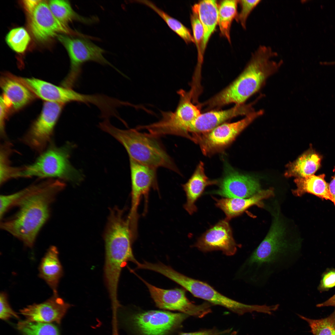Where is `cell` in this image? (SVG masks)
Returning <instances> with one entry per match:
<instances>
[{
	"label": "cell",
	"instance_id": "obj_1",
	"mask_svg": "<svg viewBox=\"0 0 335 335\" xmlns=\"http://www.w3.org/2000/svg\"><path fill=\"white\" fill-rule=\"evenodd\" d=\"M285 230L276 216L266 237L241 267L245 281L256 287H263L273 275L295 264L300 256L301 245L285 238Z\"/></svg>",
	"mask_w": 335,
	"mask_h": 335
},
{
	"label": "cell",
	"instance_id": "obj_2",
	"mask_svg": "<svg viewBox=\"0 0 335 335\" xmlns=\"http://www.w3.org/2000/svg\"><path fill=\"white\" fill-rule=\"evenodd\" d=\"M65 186L62 181L46 179L35 184L33 188L14 207L17 210L2 220L0 228L32 248L40 230L50 216L51 206Z\"/></svg>",
	"mask_w": 335,
	"mask_h": 335
},
{
	"label": "cell",
	"instance_id": "obj_3",
	"mask_svg": "<svg viewBox=\"0 0 335 335\" xmlns=\"http://www.w3.org/2000/svg\"><path fill=\"white\" fill-rule=\"evenodd\" d=\"M277 53L269 47L260 46L253 54L243 71L230 84L207 101L210 109L231 103L243 104L263 86L266 79L276 72L283 63L272 59Z\"/></svg>",
	"mask_w": 335,
	"mask_h": 335
},
{
	"label": "cell",
	"instance_id": "obj_4",
	"mask_svg": "<svg viewBox=\"0 0 335 335\" xmlns=\"http://www.w3.org/2000/svg\"><path fill=\"white\" fill-rule=\"evenodd\" d=\"M124 210L115 207L110 211L104 234L105 282L110 299H118V288L122 269L128 261L134 263L132 243L135 238Z\"/></svg>",
	"mask_w": 335,
	"mask_h": 335
},
{
	"label": "cell",
	"instance_id": "obj_5",
	"mask_svg": "<svg viewBox=\"0 0 335 335\" xmlns=\"http://www.w3.org/2000/svg\"><path fill=\"white\" fill-rule=\"evenodd\" d=\"M99 127L123 146L130 159L156 169L163 167L179 173L157 137L149 133L141 132L136 129L118 128L111 124L109 119H105L100 123Z\"/></svg>",
	"mask_w": 335,
	"mask_h": 335
},
{
	"label": "cell",
	"instance_id": "obj_6",
	"mask_svg": "<svg viewBox=\"0 0 335 335\" xmlns=\"http://www.w3.org/2000/svg\"><path fill=\"white\" fill-rule=\"evenodd\" d=\"M73 147L70 143L58 147L51 142L34 163L20 167L18 178L36 177L75 183L80 182L83 179V175L72 165L69 160Z\"/></svg>",
	"mask_w": 335,
	"mask_h": 335
},
{
	"label": "cell",
	"instance_id": "obj_7",
	"mask_svg": "<svg viewBox=\"0 0 335 335\" xmlns=\"http://www.w3.org/2000/svg\"><path fill=\"white\" fill-rule=\"evenodd\" d=\"M177 92L180 96V100L175 110L162 111L161 120L142 126V129L147 130L149 133L157 137L173 135L190 139V127L201 114L199 107L192 103L190 92L181 89Z\"/></svg>",
	"mask_w": 335,
	"mask_h": 335
},
{
	"label": "cell",
	"instance_id": "obj_8",
	"mask_svg": "<svg viewBox=\"0 0 335 335\" xmlns=\"http://www.w3.org/2000/svg\"><path fill=\"white\" fill-rule=\"evenodd\" d=\"M57 37L67 50L70 61V70L62 81V86L72 89L81 74L82 65L87 61L108 65L119 71L104 57V50L89 40L64 35H59Z\"/></svg>",
	"mask_w": 335,
	"mask_h": 335
},
{
	"label": "cell",
	"instance_id": "obj_9",
	"mask_svg": "<svg viewBox=\"0 0 335 335\" xmlns=\"http://www.w3.org/2000/svg\"><path fill=\"white\" fill-rule=\"evenodd\" d=\"M165 276L189 291L194 296L214 305L226 308L239 315L256 311V305H247L222 295L206 282L188 277L172 267L166 270Z\"/></svg>",
	"mask_w": 335,
	"mask_h": 335
},
{
	"label": "cell",
	"instance_id": "obj_10",
	"mask_svg": "<svg viewBox=\"0 0 335 335\" xmlns=\"http://www.w3.org/2000/svg\"><path fill=\"white\" fill-rule=\"evenodd\" d=\"M65 105L45 102L41 113L21 139L22 142L40 154L51 142L54 129Z\"/></svg>",
	"mask_w": 335,
	"mask_h": 335
},
{
	"label": "cell",
	"instance_id": "obj_11",
	"mask_svg": "<svg viewBox=\"0 0 335 335\" xmlns=\"http://www.w3.org/2000/svg\"><path fill=\"white\" fill-rule=\"evenodd\" d=\"M263 111H254L243 119L232 123H224L209 132L194 136L193 141L198 144L204 154L218 152L230 144L237 136Z\"/></svg>",
	"mask_w": 335,
	"mask_h": 335
},
{
	"label": "cell",
	"instance_id": "obj_12",
	"mask_svg": "<svg viewBox=\"0 0 335 335\" xmlns=\"http://www.w3.org/2000/svg\"><path fill=\"white\" fill-rule=\"evenodd\" d=\"M146 285L156 305L159 308L179 311L188 315L202 318L211 312L210 305L204 303L197 305L186 297L182 288L165 289L149 283L134 272H133Z\"/></svg>",
	"mask_w": 335,
	"mask_h": 335
},
{
	"label": "cell",
	"instance_id": "obj_13",
	"mask_svg": "<svg viewBox=\"0 0 335 335\" xmlns=\"http://www.w3.org/2000/svg\"><path fill=\"white\" fill-rule=\"evenodd\" d=\"M131 180V205L127 218L132 227L137 229L138 207L141 198L145 199L144 212L147 210L149 192L157 189L156 169L130 159Z\"/></svg>",
	"mask_w": 335,
	"mask_h": 335
},
{
	"label": "cell",
	"instance_id": "obj_14",
	"mask_svg": "<svg viewBox=\"0 0 335 335\" xmlns=\"http://www.w3.org/2000/svg\"><path fill=\"white\" fill-rule=\"evenodd\" d=\"M188 316L182 313L150 310L132 315L128 320L142 335H165Z\"/></svg>",
	"mask_w": 335,
	"mask_h": 335
},
{
	"label": "cell",
	"instance_id": "obj_15",
	"mask_svg": "<svg viewBox=\"0 0 335 335\" xmlns=\"http://www.w3.org/2000/svg\"><path fill=\"white\" fill-rule=\"evenodd\" d=\"M29 16L31 31L39 42L47 41L60 33H74L54 16L45 1L40 0Z\"/></svg>",
	"mask_w": 335,
	"mask_h": 335
},
{
	"label": "cell",
	"instance_id": "obj_16",
	"mask_svg": "<svg viewBox=\"0 0 335 335\" xmlns=\"http://www.w3.org/2000/svg\"><path fill=\"white\" fill-rule=\"evenodd\" d=\"M229 221L225 218L219 221L204 233L193 246L204 252L221 251L226 256L234 255L238 245L233 238Z\"/></svg>",
	"mask_w": 335,
	"mask_h": 335
},
{
	"label": "cell",
	"instance_id": "obj_17",
	"mask_svg": "<svg viewBox=\"0 0 335 335\" xmlns=\"http://www.w3.org/2000/svg\"><path fill=\"white\" fill-rule=\"evenodd\" d=\"M71 306L58 293H53L45 302L28 306L20 312L30 322L60 324Z\"/></svg>",
	"mask_w": 335,
	"mask_h": 335
},
{
	"label": "cell",
	"instance_id": "obj_18",
	"mask_svg": "<svg viewBox=\"0 0 335 335\" xmlns=\"http://www.w3.org/2000/svg\"><path fill=\"white\" fill-rule=\"evenodd\" d=\"M252 104L235 105L226 110H212L201 114L191 126L189 133L193 137L208 133L227 120L239 116H246L254 111Z\"/></svg>",
	"mask_w": 335,
	"mask_h": 335
},
{
	"label": "cell",
	"instance_id": "obj_19",
	"mask_svg": "<svg viewBox=\"0 0 335 335\" xmlns=\"http://www.w3.org/2000/svg\"><path fill=\"white\" fill-rule=\"evenodd\" d=\"M212 193L227 198H248L261 190L258 182L253 177L234 171H228Z\"/></svg>",
	"mask_w": 335,
	"mask_h": 335
},
{
	"label": "cell",
	"instance_id": "obj_20",
	"mask_svg": "<svg viewBox=\"0 0 335 335\" xmlns=\"http://www.w3.org/2000/svg\"><path fill=\"white\" fill-rule=\"evenodd\" d=\"M0 87L2 95L11 105L12 111L20 110L32 101L35 96L16 76L10 73L1 77Z\"/></svg>",
	"mask_w": 335,
	"mask_h": 335
},
{
	"label": "cell",
	"instance_id": "obj_21",
	"mask_svg": "<svg viewBox=\"0 0 335 335\" xmlns=\"http://www.w3.org/2000/svg\"><path fill=\"white\" fill-rule=\"evenodd\" d=\"M35 96L45 101L65 105L68 103L70 88L58 86L38 78L16 76Z\"/></svg>",
	"mask_w": 335,
	"mask_h": 335
},
{
	"label": "cell",
	"instance_id": "obj_22",
	"mask_svg": "<svg viewBox=\"0 0 335 335\" xmlns=\"http://www.w3.org/2000/svg\"><path fill=\"white\" fill-rule=\"evenodd\" d=\"M218 182L217 181L209 179L205 174L204 164L200 162L191 177L182 185L186 197V201L184 207L190 214L192 215L197 211L195 203L205 187Z\"/></svg>",
	"mask_w": 335,
	"mask_h": 335
},
{
	"label": "cell",
	"instance_id": "obj_23",
	"mask_svg": "<svg viewBox=\"0 0 335 335\" xmlns=\"http://www.w3.org/2000/svg\"><path fill=\"white\" fill-rule=\"evenodd\" d=\"M273 194V189L270 188L261 190L248 198H226L218 199L213 198L216 201V206L224 212L226 216V219L229 221L241 214L250 207L259 205L262 200L272 196Z\"/></svg>",
	"mask_w": 335,
	"mask_h": 335
},
{
	"label": "cell",
	"instance_id": "obj_24",
	"mask_svg": "<svg viewBox=\"0 0 335 335\" xmlns=\"http://www.w3.org/2000/svg\"><path fill=\"white\" fill-rule=\"evenodd\" d=\"M57 248L52 246L42 258L39 267V276L44 280L53 291L57 293L60 280L63 274L62 266L59 258Z\"/></svg>",
	"mask_w": 335,
	"mask_h": 335
},
{
	"label": "cell",
	"instance_id": "obj_25",
	"mask_svg": "<svg viewBox=\"0 0 335 335\" xmlns=\"http://www.w3.org/2000/svg\"><path fill=\"white\" fill-rule=\"evenodd\" d=\"M325 175H313L304 177L296 178L294 181L297 188L293 190V194L301 196L306 193L313 194L322 199L334 203L330 192L329 184L324 179Z\"/></svg>",
	"mask_w": 335,
	"mask_h": 335
},
{
	"label": "cell",
	"instance_id": "obj_26",
	"mask_svg": "<svg viewBox=\"0 0 335 335\" xmlns=\"http://www.w3.org/2000/svg\"><path fill=\"white\" fill-rule=\"evenodd\" d=\"M204 31L203 52L204 53L209 39L218 24V7L216 0H203L194 5Z\"/></svg>",
	"mask_w": 335,
	"mask_h": 335
},
{
	"label": "cell",
	"instance_id": "obj_27",
	"mask_svg": "<svg viewBox=\"0 0 335 335\" xmlns=\"http://www.w3.org/2000/svg\"><path fill=\"white\" fill-rule=\"evenodd\" d=\"M321 160L320 156L310 148L295 161L288 164L284 176L299 178L314 175L320 167Z\"/></svg>",
	"mask_w": 335,
	"mask_h": 335
},
{
	"label": "cell",
	"instance_id": "obj_28",
	"mask_svg": "<svg viewBox=\"0 0 335 335\" xmlns=\"http://www.w3.org/2000/svg\"><path fill=\"white\" fill-rule=\"evenodd\" d=\"M238 2L239 1L235 0H223L218 7V24L220 32L230 42L231 23L237 15Z\"/></svg>",
	"mask_w": 335,
	"mask_h": 335
},
{
	"label": "cell",
	"instance_id": "obj_29",
	"mask_svg": "<svg viewBox=\"0 0 335 335\" xmlns=\"http://www.w3.org/2000/svg\"><path fill=\"white\" fill-rule=\"evenodd\" d=\"M54 16L61 22L68 25L73 20L84 23L90 22L91 20L80 16L73 9L69 2L67 0H52L48 3Z\"/></svg>",
	"mask_w": 335,
	"mask_h": 335
},
{
	"label": "cell",
	"instance_id": "obj_30",
	"mask_svg": "<svg viewBox=\"0 0 335 335\" xmlns=\"http://www.w3.org/2000/svg\"><path fill=\"white\" fill-rule=\"evenodd\" d=\"M136 2L145 4L154 11L165 21L169 27L186 43L194 42L189 30L179 21L171 16L150 1L137 0Z\"/></svg>",
	"mask_w": 335,
	"mask_h": 335
},
{
	"label": "cell",
	"instance_id": "obj_31",
	"mask_svg": "<svg viewBox=\"0 0 335 335\" xmlns=\"http://www.w3.org/2000/svg\"><path fill=\"white\" fill-rule=\"evenodd\" d=\"M12 146L5 142L1 146L0 155V184L3 185L9 180L17 178L20 168L11 165L9 157L12 151Z\"/></svg>",
	"mask_w": 335,
	"mask_h": 335
},
{
	"label": "cell",
	"instance_id": "obj_32",
	"mask_svg": "<svg viewBox=\"0 0 335 335\" xmlns=\"http://www.w3.org/2000/svg\"><path fill=\"white\" fill-rule=\"evenodd\" d=\"M17 328L23 335H60L57 327L50 323L20 321Z\"/></svg>",
	"mask_w": 335,
	"mask_h": 335
},
{
	"label": "cell",
	"instance_id": "obj_33",
	"mask_svg": "<svg viewBox=\"0 0 335 335\" xmlns=\"http://www.w3.org/2000/svg\"><path fill=\"white\" fill-rule=\"evenodd\" d=\"M298 315L308 323L313 335H335V309L328 317L319 319Z\"/></svg>",
	"mask_w": 335,
	"mask_h": 335
},
{
	"label": "cell",
	"instance_id": "obj_34",
	"mask_svg": "<svg viewBox=\"0 0 335 335\" xmlns=\"http://www.w3.org/2000/svg\"><path fill=\"white\" fill-rule=\"evenodd\" d=\"M7 43L15 51L18 53L24 52L30 41V37L23 27L15 28L11 30L6 38Z\"/></svg>",
	"mask_w": 335,
	"mask_h": 335
},
{
	"label": "cell",
	"instance_id": "obj_35",
	"mask_svg": "<svg viewBox=\"0 0 335 335\" xmlns=\"http://www.w3.org/2000/svg\"><path fill=\"white\" fill-rule=\"evenodd\" d=\"M34 184L14 193L0 196V218L2 220L6 212L34 188Z\"/></svg>",
	"mask_w": 335,
	"mask_h": 335
},
{
	"label": "cell",
	"instance_id": "obj_36",
	"mask_svg": "<svg viewBox=\"0 0 335 335\" xmlns=\"http://www.w3.org/2000/svg\"><path fill=\"white\" fill-rule=\"evenodd\" d=\"M192 11V13L190 16V21L193 34V37L198 51L199 63L201 64L203 54V29L197 12L193 7Z\"/></svg>",
	"mask_w": 335,
	"mask_h": 335
},
{
	"label": "cell",
	"instance_id": "obj_37",
	"mask_svg": "<svg viewBox=\"0 0 335 335\" xmlns=\"http://www.w3.org/2000/svg\"><path fill=\"white\" fill-rule=\"evenodd\" d=\"M259 0L239 1L241 7L240 12L238 16L237 20L245 29L246 28L247 19L254 9L260 3Z\"/></svg>",
	"mask_w": 335,
	"mask_h": 335
},
{
	"label": "cell",
	"instance_id": "obj_38",
	"mask_svg": "<svg viewBox=\"0 0 335 335\" xmlns=\"http://www.w3.org/2000/svg\"><path fill=\"white\" fill-rule=\"evenodd\" d=\"M335 286V269L327 268L322 273L318 290L320 292L327 291Z\"/></svg>",
	"mask_w": 335,
	"mask_h": 335
},
{
	"label": "cell",
	"instance_id": "obj_39",
	"mask_svg": "<svg viewBox=\"0 0 335 335\" xmlns=\"http://www.w3.org/2000/svg\"><path fill=\"white\" fill-rule=\"evenodd\" d=\"M13 317L19 318L9 304L7 294L2 292L0 295V318L3 320H7Z\"/></svg>",
	"mask_w": 335,
	"mask_h": 335
},
{
	"label": "cell",
	"instance_id": "obj_40",
	"mask_svg": "<svg viewBox=\"0 0 335 335\" xmlns=\"http://www.w3.org/2000/svg\"><path fill=\"white\" fill-rule=\"evenodd\" d=\"M0 135L2 138L5 137V124L6 120L10 113L12 111L10 104L2 95L0 97Z\"/></svg>",
	"mask_w": 335,
	"mask_h": 335
},
{
	"label": "cell",
	"instance_id": "obj_41",
	"mask_svg": "<svg viewBox=\"0 0 335 335\" xmlns=\"http://www.w3.org/2000/svg\"><path fill=\"white\" fill-rule=\"evenodd\" d=\"M229 330L220 331L218 330L211 329L191 333H185L180 335H220L229 332Z\"/></svg>",
	"mask_w": 335,
	"mask_h": 335
},
{
	"label": "cell",
	"instance_id": "obj_42",
	"mask_svg": "<svg viewBox=\"0 0 335 335\" xmlns=\"http://www.w3.org/2000/svg\"><path fill=\"white\" fill-rule=\"evenodd\" d=\"M40 0H25L23 3L24 7L29 14H31Z\"/></svg>",
	"mask_w": 335,
	"mask_h": 335
},
{
	"label": "cell",
	"instance_id": "obj_43",
	"mask_svg": "<svg viewBox=\"0 0 335 335\" xmlns=\"http://www.w3.org/2000/svg\"><path fill=\"white\" fill-rule=\"evenodd\" d=\"M316 306L318 307L333 306L335 308V294L324 302L318 304Z\"/></svg>",
	"mask_w": 335,
	"mask_h": 335
},
{
	"label": "cell",
	"instance_id": "obj_44",
	"mask_svg": "<svg viewBox=\"0 0 335 335\" xmlns=\"http://www.w3.org/2000/svg\"><path fill=\"white\" fill-rule=\"evenodd\" d=\"M329 187L330 193L334 201L333 204L335 206V174L332 177L329 184Z\"/></svg>",
	"mask_w": 335,
	"mask_h": 335
},
{
	"label": "cell",
	"instance_id": "obj_45",
	"mask_svg": "<svg viewBox=\"0 0 335 335\" xmlns=\"http://www.w3.org/2000/svg\"><path fill=\"white\" fill-rule=\"evenodd\" d=\"M322 65H335V61H325L322 62Z\"/></svg>",
	"mask_w": 335,
	"mask_h": 335
},
{
	"label": "cell",
	"instance_id": "obj_46",
	"mask_svg": "<svg viewBox=\"0 0 335 335\" xmlns=\"http://www.w3.org/2000/svg\"><path fill=\"white\" fill-rule=\"evenodd\" d=\"M236 332L233 333L231 335H236Z\"/></svg>",
	"mask_w": 335,
	"mask_h": 335
}]
</instances>
